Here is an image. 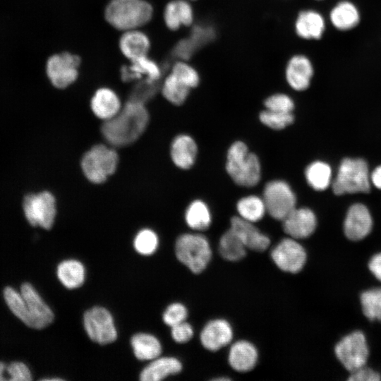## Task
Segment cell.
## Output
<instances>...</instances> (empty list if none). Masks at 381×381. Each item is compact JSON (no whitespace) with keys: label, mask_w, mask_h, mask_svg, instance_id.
<instances>
[{"label":"cell","mask_w":381,"mask_h":381,"mask_svg":"<svg viewBox=\"0 0 381 381\" xmlns=\"http://www.w3.org/2000/svg\"><path fill=\"white\" fill-rule=\"evenodd\" d=\"M148 122L149 114L144 104L129 99L116 116L104 121L101 132L110 145L124 147L142 135Z\"/></svg>","instance_id":"obj_1"},{"label":"cell","mask_w":381,"mask_h":381,"mask_svg":"<svg viewBox=\"0 0 381 381\" xmlns=\"http://www.w3.org/2000/svg\"><path fill=\"white\" fill-rule=\"evenodd\" d=\"M225 168L234 182L241 186H255L261 178L258 157L241 140L235 141L229 147Z\"/></svg>","instance_id":"obj_2"},{"label":"cell","mask_w":381,"mask_h":381,"mask_svg":"<svg viewBox=\"0 0 381 381\" xmlns=\"http://www.w3.org/2000/svg\"><path fill=\"white\" fill-rule=\"evenodd\" d=\"M152 6L144 0H112L105 10V18L115 28L135 30L150 21Z\"/></svg>","instance_id":"obj_3"},{"label":"cell","mask_w":381,"mask_h":381,"mask_svg":"<svg viewBox=\"0 0 381 381\" xmlns=\"http://www.w3.org/2000/svg\"><path fill=\"white\" fill-rule=\"evenodd\" d=\"M177 259L192 272L199 274L207 266L212 250L207 238L200 234H183L175 244Z\"/></svg>","instance_id":"obj_4"},{"label":"cell","mask_w":381,"mask_h":381,"mask_svg":"<svg viewBox=\"0 0 381 381\" xmlns=\"http://www.w3.org/2000/svg\"><path fill=\"white\" fill-rule=\"evenodd\" d=\"M370 179L368 165L363 159L345 158L339 165L332 190L336 195L368 193Z\"/></svg>","instance_id":"obj_5"},{"label":"cell","mask_w":381,"mask_h":381,"mask_svg":"<svg viewBox=\"0 0 381 381\" xmlns=\"http://www.w3.org/2000/svg\"><path fill=\"white\" fill-rule=\"evenodd\" d=\"M118 162L119 156L114 149L98 144L84 154L81 168L88 181L99 184L115 172Z\"/></svg>","instance_id":"obj_6"},{"label":"cell","mask_w":381,"mask_h":381,"mask_svg":"<svg viewBox=\"0 0 381 381\" xmlns=\"http://www.w3.org/2000/svg\"><path fill=\"white\" fill-rule=\"evenodd\" d=\"M262 198L267 212L277 220L282 221L296 207V195L291 186L283 180L267 182Z\"/></svg>","instance_id":"obj_7"},{"label":"cell","mask_w":381,"mask_h":381,"mask_svg":"<svg viewBox=\"0 0 381 381\" xmlns=\"http://www.w3.org/2000/svg\"><path fill=\"white\" fill-rule=\"evenodd\" d=\"M52 193L44 190L29 193L23 202V212L28 222L34 226L50 229L54 222L56 207Z\"/></svg>","instance_id":"obj_8"},{"label":"cell","mask_w":381,"mask_h":381,"mask_svg":"<svg viewBox=\"0 0 381 381\" xmlns=\"http://www.w3.org/2000/svg\"><path fill=\"white\" fill-rule=\"evenodd\" d=\"M368 353L365 337L360 331L345 336L335 346L337 358L351 373L365 365Z\"/></svg>","instance_id":"obj_9"},{"label":"cell","mask_w":381,"mask_h":381,"mask_svg":"<svg viewBox=\"0 0 381 381\" xmlns=\"http://www.w3.org/2000/svg\"><path fill=\"white\" fill-rule=\"evenodd\" d=\"M83 325L90 339L96 343L104 345L116 339L113 317L103 307L96 306L87 310L83 316Z\"/></svg>","instance_id":"obj_10"},{"label":"cell","mask_w":381,"mask_h":381,"mask_svg":"<svg viewBox=\"0 0 381 381\" xmlns=\"http://www.w3.org/2000/svg\"><path fill=\"white\" fill-rule=\"evenodd\" d=\"M80 59L75 54L64 52L51 56L47 63V73L51 83L57 88H66L78 75Z\"/></svg>","instance_id":"obj_11"},{"label":"cell","mask_w":381,"mask_h":381,"mask_svg":"<svg viewBox=\"0 0 381 381\" xmlns=\"http://www.w3.org/2000/svg\"><path fill=\"white\" fill-rule=\"evenodd\" d=\"M271 258L282 271L297 273L306 264V253L296 239L289 237L276 245L271 252Z\"/></svg>","instance_id":"obj_12"},{"label":"cell","mask_w":381,"mask_h":381,"mask_svg":"<svg viewBox=\"0 0 381 381\" xmlns=\"http://www.w3.org/2000/svg\"><path fill=\"white\" fill-rule=\"evenodd\" d=\"M314 75L310 59L302 54L291 56L286 62L284 75L289 86L296 91L307 90Z\"/></svg>","instance_id":"obj_13"},{"label":"cell","mask_w":381,"mask_h":381,"mask_svg":"<svg viewBox=\"0 0 381 381\" xmlns=\"http://www.w3.org/2000/svg\"><path fill=\"white\" fill-rule=\"evenodd\" d=\"M284 231L295 239L310 236L315 230V213L307 207H295L282 221Z\"/></svg>","instance_id":"obj_14"},{"label":"cell","mask_w":381,"mask_h":381,"mask_svg":"<svg viewBox=\"0 0 381 381\" xmlns=\"http://www.w3.org/2000/svg\"><path fill=\"white\" fill-rule=\"evenodd\" d=\"M372 226L371 215L364 205L356 203L349 207L344 223V234L348 238L363 239L370 232Z\"/></svg>","instance_id":"obj_15"},{"label":"cell","mask_w":381,"mask_h":381,"mask_svg":"<svg viewBox=\"0 0 381 381\" xmlns=\"http://www.w3.org/2000/svg\"><path fill=\"white\" fill-rule=\"evenodd\" d=\"M200 339L205 349L216 351L231 343L233 339V329L225 320H212L205 325Z\"/></svg>","instance_id":"obj_16"},{"label":"cell","mask_w":381,"mask_h":381,"mask_svg":"<svg viewBox=\"0 0 381 381\" xmlns=\"http://www.w3.org/2000/svg\"><path fill=\"white\" fill-rule=\"evenodd\" d=\"M20 292L36 323L37 329L44 328L53 322L54 315L52 310L32 284H23Z\"/></svg>","instance_id":"obj_17"},{"label":"cell","mask_w":381,"mask_h":381,"mask_svg":"<svg viewBox=\"0 0 381 381\" xmlns=\"http://www.w3.org/2000/svg\"><path fill=\"white\" fill-rule=\"evenodd\" d=\"M230 229L236 232L247 248L262 252L269 247L270 238L262 234L253 222L239 216H234L230 220Z\"/></svg>","instance_id":"obj_18"},{"label":"cell","mask_w":381,"mask_h":381,"mask_svg":"<svg viewBox=\"0 0 381 381\" xmlns=\"http://www.w3.org/2000/svg\"><path fill=\"white\" fill-rule=\"evenodd\" d=\"M325 30V20L320 13L313 9L301 11L294 21L298 37L306 40H320Z\"/></svg>","instance_id":"obj_19"},{"label":"cell","mask_w":381,"mask_h":381,"mask_svg":"<svg viewBox=\"0 0 381 381\" xmlns=\"http://www.w3.org/2000/svg\"><path fill=\"white\" fill-rule=\"evenodd\" d=\"M198 146L194 139L188 135L176 136L171 145L170 155L174 164L181 169H188L195 164Z\"/></svg>","instance_id":"obj_20"},{"label":"cell","mask_w":381,"mask_h":381,"mask_svg":"<svg viewBox=\"0 0 381 381\" xmlns=\"http://www.w3.org/2000/svg\"><path fill=\"white\" fill-rule=\"evenodd\" d=\"M194 19L193 8L189 1L172 0L164 8V20L171 30H177L183 26H190Z\"/></svg>","instance_id":"obj_21"},{"label":"cell","mask_w":381,"mask_h":381,"mask_svg":"<svg viewBox=\"0 0 381 381\" xmlns=\"http://www.w3.org/2000/svg\"><path fill=\"white\" fill-rule=\"evenodd\" d=\"M258 358V353L255 346L248 341L241 340L231 346L228 360L234 370L245 373L253 369Z\"/></svg>","instance_id":"obj_22"},{"label":"cell","mask_w":381,"mask_h":381,"mask_svg":"<svg viewBox=\"0 0 381 381\" xmlns=\"http://www.w3.org/2000/svg\"><path fill=\"white\" fill-rule=\"evenodd\" d=\"M90 107L94 114L104 121L116 116L122 106L117 95L111 89H98L91 99Z\"/></svg>","instance_id":"obj_23"},{"label":"cell","mask_w":381,"mask_h":381,"mask_svg":"<svg viewBox=\"0 0 381 381\" xmlns=\"http://www.w3.org/2000/svg\"><path fill=\"white\" fill-rule=\"evenodd\" d=\"M131 61L130 66L121 68V78L123 81L128 82L142 78L150 82L159 81L162 71L154 61L145 56Z\"/></svg>","instance_id":"obj_24"},{"label":"cell","mask_w":381,"mask_h":381,"mask_svg":"<svg viewBox=\"0 0 381 381\" xmlns=\"http://www.w3.org/2000/svg\"><path fill=\"white\" fill-rule=\"evenodd\" d=\"M150 47L147 36L137 29L125 31L119 40L121 52L131 61L147 56Z\"/></svg>","instance_id":"obj_25"},{"label":"cell","mask_w":381,"mask_h":381,"mask_svg":"<svg viewBox=\"0 0 381 381\" xmlns=\"http://www.w3.org/2000/svg\"><path fill=\"white\" fill-rule=\"evenodd\" d=\"M182 364L174 357H157L147 365L140 373L142 381H159L170 375L179 373Z\"/></svg>","instance_id":"obj_26"},{"label":"cell","mask_w":381,"mask_h":381,"mask_svg":"<svg viewBox=\"0 0 381 381\" xmlns=\"http://www.w3.org/2000/svg\"><path fill=\"white\" fill-rule=\"evenodd\" d=\"M329 19L336 29L347 31L358 25L360 21V13L352 2L341 1L332 8Z\"/></svg>","instance_id":"obj_27"},{"label":"cell","mask_w":381,"mask_h":381,"mask_svg":"<svg viewBox=\"0 0 381 381\" xmlns=\"http://www.w3.org/2000/svg\"><path fill=\"white\" fill-rule=\"evenodd\" d=\"M131 342L134 354L138 360L152 361L161 354V344L152 334L138 333L132 337Z\"/></svg>","instance_id":"obj_28"},{"label":"cell","mask_w":381,"mask_h":381,"mask_svg":"<svg viewBox=\"0 0 381 381\" xmlns=\"http://www.w3.org/2000/svg\"><path fill=\"white\" fill-rule=\"evenodd\" d=\"M56 272L59 280L69 289L80 287L85 281V267L76 260L62 261L58 265Z\"/></svg>","instance_id":"obj_29"},{"label":"cell","mask_w":381,"mask_h":381,"mask_svg":"<svg viewBox=\"0 0 381 381\" xmlns=\"http://www.w3.org/2000/svg\"><path fill=\"white\" fill-rule=\"evenodd\" d=\"M185 221L192 229L204 231L212 222V215L208 205L202 200L192 201L186 208Z\"/></svg>","instance_id":"obj_30"},{"label":"cell","mask_w":381,"mask_h":381,"mask_svg":"<svg viewBox=\"0 0 381 381\" xmlns=\"http://www.w3.org/2000/svg\"><path fill=\"white\" fill-rule=\"evenodd\" d=\"M236 210L241 218L253 223L261 220L267 212L263 198L255 195L240 198L236 203Z\"/></svg>","instance_id":"obj_31"},{"label":"cell","mask_w":381,"mask_h":381,"mask_svg":"<svg viewBox=\"0 0 381 381\" xmlns=\"http://www.w3.org/2000/svg\"><path fill=\"white\" fill-rule=\"evenodd\" d=\"M246 247L239 236L231 229L224 232L219 242V251L223 258L238 261L246 254Z\"/></svg>","instance_id":"obj_32"},{"label":"cell","mask_w":381,"mask_h":381,"mask_svg":"<svg viewBox=\"0 0 381 381\" xmlns=\"http://www.w3.org/2000/svg\"><path fill=\"white\" fill-rule=\"evenodd\" d=\"M5 301L11 312L27 326L37 329L36 323L30 315L20 292L7 286L4 290Z\"/></svg>","instance_id":"obj_33"},{"label":"cell","mask_w":381,"mask_h":381,"mask_svg":"<svg viewBox=\"0 0 381 381\" xmlns=\"http://www.w3.org/2000/svg\"><path fill=\"white\" fill-rule=\"evenodd\" d=\"M305 177L308 184L315 190H324L330 184L331 167L322 161H315L306 169Z\"/></svg>","instance_id":"obj_34"},{"label":"cell","mask_w":381,"mask_h":381,"mask_svg":"<svg viewBox=\"0 0 381 381\" xmlns=\"http://www.w3.org/2000/svg\"><path fill=\"white\" fill-rule=\"evenodd\" d=\"M190 89L181 82L171 73L162 85V93L164 98L174 105H181L186 100Z\"/></svg>","instance_id":"obj_35"},{"label":"cell","mask_w":381,"mask_h":381,"mask_svg":"<svg viewBox=\"0 0 381 381\" xmlns=\"http://www.w3.org/2000/svg\"><path fill=\"white\" fill-rule=\"evenodd\" d=\"M361 303L363 314L371 320L381 321V288L363 292Z\"/></svg>","instance_id":"obj_36"},{"label":"cell","mask_w":381,"mask_h":381,"mask_svg":"<svg viewBox=\"0 0 381 381\" xmlns=\"http://www.w3.org/2000/svg\"><path fill=\"white\" fill-rule=\"evenodd\" d=\"M171 73L190 89L198 87L200 82L198 71L187 61H176L173 65Z\"/></svg>","instance_id":"obj_37"},{"label":"cell","mask_w":381,"mask_h":381,"mask_svg":"<svg viewBox=\"0 0 381 381\" xmlns=\"http://www.w3.org/2000/svg\"><path fill=\"white\" fill-rule=\"evenodd\" d=\"M260 122L273 130H282L291 125L294 121L292 112H279L265 109L259 114Z\"/></svg>","instance_id":"obj_38"},{"label":"cell","mask_w":381,"mask_h":381,"mask_svg":"<svg viewBox=\"0 0 381 381\" xmlns=\"http://www.w3.org/2000/svg\"><path fill=\"white\" fill-rule=\"evenodd\" d=\"M135 250L144 255L152 254L158 246V237L151 229L140 230L135 236L133 241Z\"/></svg>","instance_id":"obj_39"},{"label":"cell","mask_w":381,"mask_h":381,"mask_svg":"<svg viewBox=\"0 0 381 381\" xmlns=\"http://www.w3.org/2000/svg\"><path fill=\"white\" fill-rule=\"evenodd\" d=\"M264 106L268 110L290 113L293 111L295 105L289 95L278 92L267 97L264 101Z\"/></svg>","instance_id":"obj_40"},{"label":"cell","mask_w":381,"mask_h":381,"mask_svg":"<svg viewBox=\"0 0 381 381\" xmlns=\"http://www.w3.org/2000/svg\"><path fill=\"white\" fill-rule=\"evenodd\" d=\"M158 82H150L146 80L141 81L133 88L130 99L144 104L157 93L159 87Z\"/></svg>","instance_id":"obj_41"},{"label":"cell","mask_w":381,"mask_h":381,"mask_svg":"<svg viewBox=\"0 0 381 381\" xmlns=\"http://www.w3.org/2000/svg\"><path fill=\"white\" fill-rule=\"evenodd\" d=\"M188 316L186 308L180 303L169 305L163 314V320L166 325L173 327L184 322Z\"/></svg>","instance_id":"obj_42"},{"label":"cell","mask_w":381,"mask_h":381,"mask_svg":"<svg viewBox=\"0 0 381 381\" xmlns=\"http://www.w3.org/2000/svg\"><path fill=\"white\" fill-rule=\"evenodd\" d=\"M189 37L200 48L210 42L215 37V32L212 27L195 25L193 27Z\"/></svg>","instance_id":"obj_43"},{"label":"cell","mask_w":381,"mask_h":381,"mask_svg":"<svg viewBox=\"0 0 381 381\" xmlns=\"http://www.w3.org/2000/svg\"><path fill=\"white\" fill-rule=\"evenodd\" d=\"M199 48L190 37L180 40L174 47V55L179 60L188 61Z\"/></svg>","instance_id":"obj_44"},{"label":"cell","mask_w":381,"mask_h":381,"mask_svg":"<svg viewBox=\"0 0 381 381\" xmlns=\"http://www.w3.org/2000/svg\"><path fill=\"white\" fill-rule=\"evenodd\" d=\"M9 375V380L13 381H30L32 375L28 367L22 362L15 361L11 363L6 368Z\"/></svg>","instance_id":"obj_45"},{"label":"cell","mask_w":381,"mask_h":381,"mask_svg":"<svg viewBox=\"0 0 381 381\" xmlns=\"http://www.w3.org/2000/svg\"><path fill=\"white\" fill-rule=\"evenodd\" d=\"M171 333L176 342L182 344L188 341L193 337V329L189 323L184 321L171 327Z\"/></svg>","instance_id":"obj_46"},{"label":"cell","mask_w":381,"mask_h":381,"mask_svg":"<svg viewBox=\"0 0 381 381\" xmlns=\"http://www.w3.org/2000/svg\"><path fill=\"white\" fill-rule=\"evenodd\" d=\"M381 377L378 373L364 366L351 373V381H379Z\"/></svg>","instance_id":"obj_47"},{"label":"cell","mask_w":381,"mask_h":381,"mask_svg":"<svg viewBox=\"0 0 381 381\" xmlns=\"http://www.w3.org/2000/svg\"><path fill=\"white\" fill-rule=\"evenodd\" d=\"M368 267L373 275L381 282V253L371 258L368 263Z\"/></svg>","instance_id":"obj_48"},{"label":"cell","mask_w":381,"mask_h":381,"mask_svg":"<svg viewBox=\"0 0 381 381\" xmlns=\"http://www.w3.org/2000/svg\"><path fill=\"white\" fill-rule=\"evenodd\" d=\"M373 184L381 190V165L375 168L370 175Z\"/></svg>","instance_id":"obj_49"},{"label":"cell","mask_w":381,"mask_h":381,"mask_svg":"<svg viewBox=\"0 0 381 381\" xmlns=\"http://www.w3.org/2000/svg\"><path fill=\"white\" fill-rule=\"evenodd\" d=\"M6 368L7 366L6 364L0 361V381H5L8 380L4 377V372L6 370Z\"/></svg>","instance_id":"obj_50"},{"label":"cell","mask_w":381,"mask_h":381,"mask_svg":"<svg viewBox=\"0 0 381 381\" xmlns=\"http://www.w3.org/2000/svg\"><path fill=\"white\" fill-rule=\"evenodd\" d=\"M43 380H47V381L54 380H54H62V379L58 378V377H56V378L53 377V378H46V379H44Z\"/></svg>","instance_id":"obj_51"},{"label":"cell","mask_w":381,"mask_h":381,"mask_svg":"<svg viewBox=\"0 0 381 381\" xmlns=\"http://www.w3.org/2000/svg\"><path fill=\"white\" fill-rule=\"evenodd\" d=\"M187 1H196V0H187Z\"/></svg>","instance_id":"obj_52"},{"label":"cell","mask_w":381,"mask_h":381,"mask_svg":"<svg viewBox=\"0 0 381 381\" xmlns=\"http://www.w3.org/2000/svg\"><path fill=\"white\" fill-rule=\"evenodd\" d=\"M317 1H322V0H317Z\"/></svg>","instance_id":"obj_53"}]
</instances>
